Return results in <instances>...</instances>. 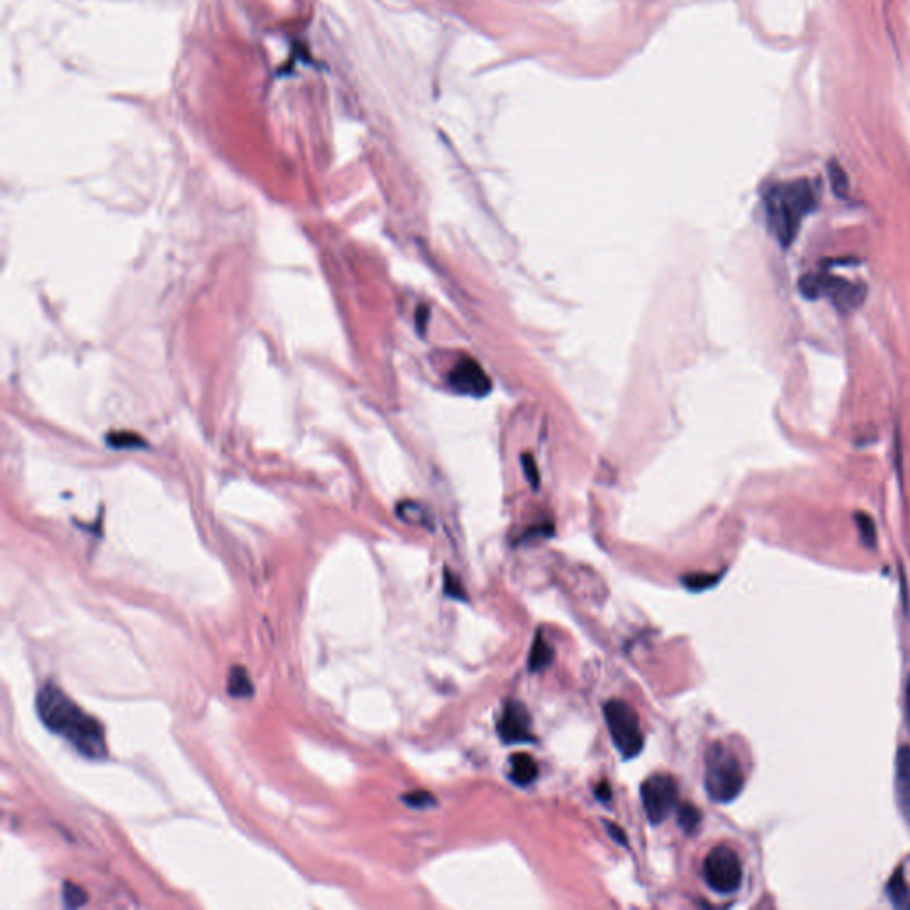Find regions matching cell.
<instances>
[{
	"mask_svg": "<svg viewBox=\"0 0 910 910\" xmlns=\"http://www.w3.org/2000/svg\"><path fill=\"white\" fill-rule=\"evenodd\" d=\"M36 710L42 722L52 733L68 739L82 756L89 759L107 756L102 724L80 710L56 684L49 682L40 690Z\"/></svg>",
	"mask_w": 910,
	"mask_h": 910,
	"instance_id": "6da1fadb",
	"label": "cell"
},
{
	"mask_svg": "<svg viewBox=\"0 0 910 910\" xmlns=\"http://www.w3.org/2000/svg\"><path fill=\"white\" fill-rule=\"evenodd\" d=\"M816 205V194L809 180H792L770 187L765 194L768 227L781 246L790 247L805 216Z\"/></svg>",
	"mask_w": 910,
	"mask_h": 910,
	"instance_id": "7a4b0ae2",
	"label": "cell"
},
{
	"mask_svg": "<svg viewBox=\"0 0 910 910\" xmlns=\"http://www.w3.org/2000/svg\"><path fill=\"white\" fill-rule=\"evenodd\" d=\"M704 765V786L710 798L719 803L733 802L745 785L738 757L720 741H715L706 750Z\"/></svg>",
	"mask_w": 910,
	"mask_h": 910,
	"instance_id": "3957f363",
	"label": "cell"
},
{
	"mask_svg": "<svg viewBox=\"0 0 910 910\" xmlns=\"http://www.w3.org/2000/svg\"><path fill=\"white\" fill-rule=\"evenodd\" d=\"M798 290L807 299L827 297L841 311L859 308L866 297V288L841 276L832 274H807L798 282Z\"/></svg>",
	"mask_w": 910,
	"mask_h": 910,
	"instance_id": "277c9868",
	"label": "cell"
},
{
	"mask_svg": "<svg viewBox=\"0 0 910 910\" xmlns=\"http://www.w3.org/2000/svg\"><path fill=\"white\" fill-rule=\"evenodd\" d=\"M610 737L625 759L638 756L644 748V733L636 711L625 702L612 699L603 708Z\"/></svg>",
	"mask_w": 910,
	"mask_h": 910,
	"instance_id": "5b68a950",
	"label": "cell"
},
{
	"mask_svg": "<svg viewBox=\"0 0 910 910\" xmlns=\"http://www.w3.org/2000/svg\"><path fill=\"white\" fill-rule=\"evenodd\" d=\"M704 878L706 884L719 895L737 893L743 880V866L738 853L726 845L715 847L704 859Z\"/></svg>",
	"mask_w": 910,
	"mask_h": 910,
	"instance_id": "8992f818",
	"label": "cell"
},
{
	"mask_svg": "<svg viewBox=\"0 0 910 910\" xmlns=\"http://www.w3.org/2000/svg\"><path fill=\"white\" fill-rule=\"evenodd\" d=\"M644 811L653 825L665 822L678 803V783L673 775L655 774L640 786Z\"/></svg>",
	"mask_w": 910,
	"mask_h": 910,
	"instance_id": "52a82bcc",
	"label": "cell"
},
{
	"mask_svg": "<svg viewBox=\"0 0 910 910\" xmlns=\"http://www.w3.org/2000/svg\"><path fill=\"white\" fill-rule=\"evenodd\" d=\"M449 383L454 392L469 397H484L491 390L489 377L486 376L482 367L469 358L455 365L449 376Z\"/></svg>",
	"mask_w": 910,
	"mask_h": 910,
	"instance_id": "ba28073f",
	"label": "cell"
},
{
	"mask_svg": "<svg viewBox=\"0 0 910 910\" xmlns=\"http://www.w3.org/2000/svg\"><path fill=\"white\" fill-rule=\"evenodd\" d=\"M532 719L523 702L509 701L504 708L502 719L498 722V735L506 743H519L532 741L534 735L530 731Z\"/></svg>",
	"mask_w": 910,
	"mask_h": 910,
	"instance_id": "9c48e42d",
	"label": "cell"
},
{
	"mask_svg": "<svg viewBox=\"0 0 910 910\" xmlns=\"http://www.w3.org/2000/svg\"><path fill=\"white\" fill-rule=\"evenodd\" d=\"M896 800L904 818L910 823V747L902 745L896 754V772H895Z\"/></svg>",
	"mask_w": 910,
	"mask_h": 910,
	"instance_id": "30bf717a",
	"label": "cell"
},
{
	"mask_svg": "<svg viewBox=\"0 0 910 910\" xmlns=\"http://www.w3.org/2000/svg\"><path fill=\"white\" fill-rule=\"evenodd\" d=\"M537 775H539V768H537V763L534 761V757H530L525 752L512 756L509 777L514 781V785L528 786L537 779Z\"/></svg>",
	"mask_w": 910,
	"mask_h": 910,
	"instance_id": "8fae6325",
	"label": "cell"
},
{
	"mask_svg": "<svg viewBox=\"0 0 910 910\" xmlns=\"http://www.w3.org/2000/svg\"><path fill=\"white\" fill-rule=\"evenodd\" d=\"M553 658H555V651H553L552 644L539 631L535 635V640H534V645H532V651H530V658H528L530 671L532 673H541V671L548 669L552 665Z\"/></svg>",
	"mask_w": 910,
	"mask_h": 910,
	"instance_id": "7c38bea8",
	"label": "cell"
},
{
	"mask_svg": "<svg viewBox=\"0 0 910 910\" xmlns=\"http://www.w3.org/2000/svg\"><path fill=\"white\" fill-rule=\"evenodd\" d=\"M228 692L231 697L240 699V697H251L255 688L247 671L244 667H233L228 676Z\"/></svg>",
	"mask_w": 910,
	"mask_h": 910,
	"instance_id": "4fadbf2b",
	"label": "cell"
},
{
	"mask_svg": "<svg viewBox=\"0 0 910 910\" xmlns=\"http://www.w3.org/2000/svg\"><path fill=\"white\" fill-rule=\"evenodd\" d=\"M887 895L893 902L895 907L898 909H910V889L909 886L905 884V878L902 875V871H896L889 884H887Z\"/></svg>",
	"mask_w": 910,
	"mask_h": 910,
	"instance_id": "5bb4252c",
	"label": "cell"
},
{
	"mask_svg": "<svg viewBox=\"0 0 910 910\" xmlns=\"http://www.w3.org/2000/svg\"><path fill=\"white\" fill-rule=\"evenodd\" d=\"M829 178H831V185H832V190L838 198H847L849 196V190H850V181H849V174L847 171L843 170V166L836 161L829 162Z\"/></svg>",
	"mask_w": 910,
	"mask_h": 910,
	"instance_id": "9a60e30c",
	"label": "cell"
},
{
	"mask_svg": "<svg viewBox=\"0 0 910 910\" xmlns=\"http://www.w3.org/2000/svg\"><path fill=\"white\" fill-rule=\"evenodd\" d=\"M853 519H855V525L859 528L862 543L866 546L873 548L877 544V528H875V523H873L871 515H868L866 512H855Z\"/></svg>",
	"mask_w": 910,
	"mask_h": 910,
	"instance_id": "2e32d148",
	"label": "cell"
},
{
	"mask_svg": "<svg viewBox=\"0 0 910 910\" xmlns=\"http://www.w3.org/2000/svg\"><path fill=\"white\" fill-rule=\"evenodd\" d=\"M701 820H702L701 811L695 805L682 803L678 807V822H680V825H682L684 832H688V834L695 832L699 829V825H701Z\"/></svg>",
	"mask_w": 910,
	"mask_h": 910,
	"instance_id": "e0dca14e",
	"label": "cell"
},
{
	"mask_svg": "<svg viewBox=\"0 0 910 910\" xmlns=\"http://www.w3.org/2000/svg\"><path fill=\"white\" fill-rule=\"evenodd\" d=\"M62 898H64V904H66L68 907H73V909H75V907H80V905H84V904H86L88 895H86V891H84L80 886L71 884V882H66V884H64V887H62Z\"/></svg>",
	"mask_w": 910,
	"mask_h": 910,
	"instance_id": "ac0fdd59",
	"label": "cell"
},
{
	"mask_svg": "<svg viewBox=\"0 0 910 910\" xmlns=\"http://www.w3.org/2000/svg\"><path fill=\"white\" fill-rule=\"evenodd\" d=\"M402 800L413 809H427V807L436 805V798L429 792H411V794L402 795Z\"/></svg>",
	"mask_w": 910,
	"mask_h": 910,
	"instance_id": "d6986e66",
	"label": "cell"
},
{
	"mask_svg": "<svg viewBox=\"0 0 910 910\" xmlns=\"http://www.w3.org/2000/svg\"><path fill=\"white\" fill-rule=\"evenodd\" d=\"M398 514L404 521H409V523H418V525H425V512L422 507H418L416 504H402L400 509H398Z\"/></svg>",
	"mask_w": 910,
	"mask_h": 910,
	"instance_id": "ffe728a7",
	"label": "cell"
},
{
	"mask_svg": "<svg viewBox=\"0 0 910 910\" xmlns=\"http://www.w3.org/2000/svg\"><path fill=\"white\" fill-rule=\"evenodd\" d=\"M445 594L454 599H466V592L462 589L460 580L449 569L445 571Z\"/></svg>",
	"mask_w": 910,
	"mask_h": 910,
	"instance_id": "44dd1931",
	"label": "cell"
},
{
	"mask_svg": "<svg viewBox=\"0 0 910 910\" xmlns=\"http://www.w3.org/2000/svg\"><path fill=\"white\" fill-rule=\"evenodd\" d=\"M717 578L719 576H711V574H692V576H684L682 581L692 590H702V589L711 587L717 581Z\"/></svg>",
	"mask_w": 910,
	"mask_h": 910,
	"instance_id": "7402d4cb",
	"label": "cell"
},
{
	"mask_svg": "<svg viewBox=\"0 0 910 910\" xmlns=\"http://www.w3.org/2000/svg\"><path fill=\"white\" fill-rule=\"evenodd\" d=\"M109 443L113 447H126V445H132V443L134 445H141V440L137 436H134V434H130V436H126V434H123V436L116 434V436L109 438Z\"/></svg>",
	"mask_w": 910,
	"mask_h": 910,
	"instance_id": "603a6c76",
	"label": "cell"
},
{
	"mask_svg": "<svg viewBox=\"0 0 910 910\" xmlns=\"http://www.w3.org/2000/svg\"><path fill=\"white\" fill-rule=\"evenodd\" d=\"M605 825H607V831L610 832V836L614 838V841H618V843H621V845H627V841H626L627 838H626L625 831H623V829H619V825H614L612 822H605Z\"/></svg>",
	"mask_w": 910,
	"mask_h": 910,
	"instance_id": "cb8c5ba5",
	"label": "cell"
},
{
	"mask_svg": "<svg viewBox=\"0 0 910 910\" xmlns=\"http://www.w3.org/2000/svg\"><path fill=\"white\" fill-rule=\"evenodd\" d=\"M594 794H596V796H598L601 802H610V798H612V788H610V785H608L607 781H601V783L594 788Z\"/></svg>",
	"mask_w": 910,
	"mask_h": 910,
	"instance_id": "d4e9b609",
	"label": "cell"
},
{
	"mask_svg": "<svg viewBox=\"0 0 910 910\" xmlns=\"http://www.w3.org/2000/svg\"><path fill=\"white\" fill-rule=\"evenodd\" d=\"M905 706H907V717H909L910 722V676L909 682H907V690H905Z\"/></svg>",
	"mask_w": 910,
	"mask_h": 910,
	"instance_id": "484cf974",
	"label": "cell"
}]
</instances>
